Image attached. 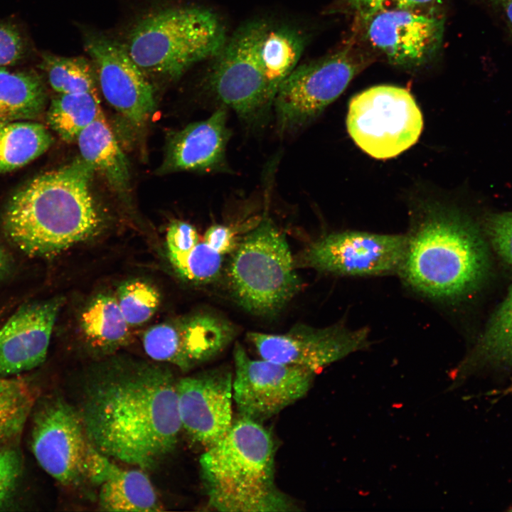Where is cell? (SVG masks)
Returning <instances> with one entry per match:
<instances>
[{
    "mask_svg": "<svg viewBox=\"0 0 512 512\" xmlns=\"http://www.w3.org/2000/svg\"><path fill=\"white\" fill-rule=\"evenodd\" d=\"M176 383L153 366L110 369L87 382L79 411L92 446L142 469L171 453L182 425Z\"/></svg>",
    "mask_w": 512,
    "mask_h": 512,
    "instance_id": "obj_1",
    "label": "cell"
},
{
    "mask_svg": "<svg viewBox=\"0 0 512 512\" xmlns=\"http://www.w3.org/2000/svg\"><path fill=\"white\" fill-rule=\"evenodd\" d=\"M94 171L80 156L18 189L3 214L11 242L29 256L46 257L97 233L101 218L90 189Z\"/></svg>",
    "mask_w": 512,
    "mask_h": 512,
    "instance_id": "obj_2",
    "label": "cell"
},
{
    "mask_svg": "<svg viewBox=\"0 0 512 512\" xmlns=\"http://www.w3.org/2000/svg\"><path fill=\"white\" fill-rule=\"evenodd\" d=\"M398 273L412 290L437 302L459 299L474 290L489 268L486 244L466 218L427 205L406 235Z\"/></svg>",
    "mask_w": 512,
    "mask_h": 512,
    "instance_id": "obj_3",
    "label": "cell"
},
{
    "mask_svg": "<svg viewBox=\"0 0 512 512\" xmlns=\"http://www.w3.org/2000/svg\"><path fill=\"white\" fill-rule=\"evenodd\" d=\"M275 445L261 422L239 416L199 464L208 505L223 512L296 510L274 482Z\"/></svg>",
    "mask_w": 512,
    "mask_h": 512,
    "instance_id": "obj_4",
    "label": "cell"
},
{
    "mask_svg": "<svg viewBox=\"0 0 512 512\" xmlns=\"http://www.w3.org/2000/svg\"><path fill=\"white\" fill-rule=\"evenodd\" d=\"M226 40L221 21L210 10L172 7L140 18L125 47L147 76L176 80L196 63L215 58Z\"/></svg>",
    "mask_w": 512,
    "mask_h": 512,
    "instance_id": "obj_5",
    "label": "cell"
},
{
    "mask_svg": "<svg viewBox=\"0 0 512 512\" xmlns=\"http://www.w3.org/2000/svg\"><path fill=\"white\" fill-rule=\"evenodd\" d=\"M230 255L225 269L229 291L251 314L272 316L302 289L285 234L268 217L246 232Z\"/></svg>",
    "mask_w": 512,
    "mask_h": 512,
    "instance_id": "obj_6",
    "label": "cell"
},
{
    "mask_svg": "<svg viewBox=\"0 0 512 512\" xmlns=\"http://www.w3.org/2000/svg\"><path fill=\"white\" fill-rule=\"evenodd\" d=\"M268 23H246L223 46L208 76V85L222 105L233 110L249 125L262 124L273 107L260 49Z\"/></svg>",
    "mask_w": 512,
    "mask_h": 512,
    "instance_id": "obj_7",
    "label": "cell"
},
{
    "mask_svg": "<svg viewBox=\"0 0 512 512\" xmlns=\"http://www.w3.org/2000/svg\"><path fill=\"white\" fill-rule=\"evenodd\" d=\"M346 125L361 149L375 159H387L416 143L423 119L407 90L383 85L371 87L351 98Z\"/></svg>",
    "mask_w": 512,
    "mask_h": 512,
    "instance_id": "obj_8",
    "label": "cell"
},
{
    "mask_svg": "<svg viewBox=\"0 0 512 512\" xmlns=\"http://www.w3.org/2000/svg\"><path fill=\"white\" fill-rule=\"evenodd\" d=\"M353 46L297 66L282 82L273 107L277 130L289 134L307 125L348 87L367 65Z\"/></svg>",
    "mask_w": 512,
    "mask_h": 512,
    "instance_id": "obj_9",
    "label": "cell"
},
{
    "mask_svg": "<svg viewBox=\"0 0 512 512\" xmlns=\"http://www.w3.org/2000/svg\"><path fill=\"white\" fill-rule=\"evenodd\" d=\"M406 235L362 231L329 233L308 244L297 256V268L338 276H381L398 273Z\"/></svg>",
    "mask_w": 512,
    "mask_h": 512,
    "instance_id": "obj_10",
    "label": "cell"
},
{
    "mask_svg": "<svg viewBox=\"0 0 512 512\" xmlns=\"http://www.w3.org/2000/svg\"><path fill=\"white\" fill-rule=\"evenodd\" d=\"M358 18L366 43L398 67L425 65L443 41L444 16L433 4L388 9Z\"/></svg>",
    "mask_w": 512,
    "mask_h": 512,
    "instance_id": "obj_11",
    "label": "cell"
},
{
    "mask_svg": "<svg viewBox=\"0 0 512 512\" xmlns=\"http://www.w3.org/2000/svg\"><path fill=\"white\" fill-rule=\"evenodd\" d=\"M233 361V398L239 416L261 423L304 397L316 373L297 366L252 359L238 342Z\"/></svg>",
    "mask_w": 512,
    "mask_h": 512,
    "instance_id": "obj_12",
    "label": "cell"
},
{
    "mask_svg": "<svg viewBox=\"0 0 512 512\" xmlns=\"http://www.w3.org/2000/svg\"><path fill=\"white\" fill-rule=\"evenodd\" d=\"M92 444L79 412L60 398L44 402L33 419L31 449L37 462L63 485L87 479Z\"/></svg>",
    "mask_w": 512,
    "mask_h": 512,
    "instance_id": "obj_13",
    "label": "cell"
},
{
    "mask_svg": "<svg viewBox=\"0 0 512 512\" xmlns=\"http://www.w3.org/2000/svg\"><path fill=\"white\" fill-rule=\"evenodd\" d=\"M83 46L107 102L132 124H144L156 107L154 87L125 46L95 31L84 33Z\"/></svg>",
    "mask_w": 512,
    "mask_h": 512,
    "instance_id": "obj_14",
    "label": "cell"
},
{
    "mask_svg": "<svg viewBox=\"0 0 512 512\" xmlns=\"http://www.w3.org/2000/svg\"><path fill=\"white\" fill-rule=\"evenodd\" d=\"M247 337L260 358L315 373L368 345L367 329L352 330L341 324L316 328L297 324L284 334L251 331Z\"/></svg>",
    "mask_w": 512,
    "mask_h": 512,
    "instance_id": "obj_15",
    "label": "cell"
},
{
    "mask_svg": "<svg viewBox=\"0 0 512 512\" xmlns=\"http://www.w3.org/2000/svg\"><path fill=\"white\" fill-rule=\"evenodd\" d=\"M236 334L228 319L201 312L151 326L144 334L143 346L152 359L187 371L222 353Z\"/></svg>",
    "mask_w": 512,
    "mask_h": 512,
    "instance_id": "obj_16",
    "label": "cell"
},
{
    "mask_svg": "<svg viewBox=\"0 0 512 512\" xmlns=\"http://www.w3.org/2000/svg\"><path fill=\"white\" fill-rule=\"evenodd\" d=\"M182 429L192 442L205 449L230 429L233 418V375L219 368L179 379L176 383Z\"/></svg>",
    "mask_w": 512,
    "mask_h": 512,
    "instance_id": "obj_17",
    "label": "cell"
},
{
    "mask_svg": "<svg viewBox=\"0 0 512 512\" xmlns=\"http://www.w3.org/2000/svg\"><path fill=\"white\" fill-rule=\"evenodd\" d=\"M63 299L26 304L0 329V377H14L46 359Z\"/></svg>",
    "mask_w": 512,
    "mask_h": 512,
    "instance_id": "obj_18",
    "label": "cell"
},
{
    "mask_svg": "<svg viewBox=\"0 0 512 512\" xmlns=\"http://www.w3.org/2000/svg\"><path fill=\"white\" fill-rule=\"evenodd\" d=\"M226 108L222 105L208 118L174 132L168 141L159 171H227L226 148L230 131Z\"/></svg>",
    "mask_w": 512,
    "mask_h": 512,
    "instance_id": "obj_19",
    "label": "cell"
},
{
    "mask_svg": "<svg viewBox=\"0 0 512 512\" xmlns=\"http://www.w3.org/2000/svg\"><path fill=\"white\" fill-rule=\"evenodd\" d=\"M76 141L80 157L95 171L116 190L124 192L128 188L130 174L127 158L103 114L85 127Z\"/></svg>",
    "mask_w": 512,
    "mask_h": 512,
    "instance_id": "obj_20",
    "label": "cell"
},
{
    "mask_svg": "<svg viewBox=\"0 0 512 512\" xmlns=\"http://www.w3.org/2000/svg\"><path fill=\"white\" fill-rule=\"evenodd\" d=\"M46 97L43 82L35 71L0 68V123L37 118L44 111Z\"/></svg>",
    "mask_w": 512,
    "mask_h": 512,
    "instance_id": "obj_21",
    "label": "cell"
},
{
    "mask_svg": "<svg viewBox=\"0 0 512 512\" xmlns=\"http://www.w3.org/2000/svg\"><path fill=\"white\" fill-rule=\"evenodd\" d=\"M100 486V506L104 511H162L151 482L142 470L117 466Z\"/></svg>",
    "mask_w": 512,
    "mask_h": 512,
    "instance_id": "obj_22",
    "label": "cell"
},
{
    "mask_svg": "<svg viewBox=\"0 0 512 512\" xmlns=\"http://www.w3.org/2000/svg\"><path fill=\"white\" fill-rule=\"evenodd\" d=\"M53 143L48 129L33 120L0 123V174L21 168Z\"/></svg>",
    "mask_w": 512,
    "mask_h": 512,
    "instance_id": "obj_23",
    "label": "cell"
},
{
    "mask_svg": "<svg viewBox=\"0 0 512 512\" xmlns=\"http://www.w3.org/2000/svg\"><path fill=\"white\" fill-rule=\"evenodd\" d=\"M306 44L302 31L289 26L268 24L262 40L260 55L270 90L276 93L297 67Z\"/></svg>",
    "mask_w": 512,
    "mask_h": 512,
    "instance_id": "obj_24",
    "label": "cell"
},
{
    "mask_svg": "<svg viewBox=\"0 0 512 512\" xmlns=\"http://www.w3.org/2000/svg\"><path fill=\"white\" fill-rule=\"evenodd\" d=\"M82 331L92 347L103 351L114 350L127 341L129 324L116 297L100 294L82 311Z\"/></svg>",
    "mask_w": 512,
    "mask_h": 512,
    "instance_id": "obj_25",
    "label": "cell"
},
{
    "mask_svg": "<svg viewBox=\"0 0 512 512\" xmlns=\"http://www.w3.org/2000/svg\"><path fill=\"white\" fill-rule=\"evenodd\" d=\"M102 114L97 92H78L58 94L52 100L46 117L50 127L70 142Z\"/></svg>",
    "mask_w": 512,
    "mask_h": 512,
    "instance_id": "obj_26",
    "label": "cell"
},
{
    "mask_svg": "<svg viewBox=\"0 0 512 512\" xmlns=\"http://www.w3.org/2000/svg\"><path fill=\"white\" fill-rule=\"evenodd\" d=\"M473 359L494 366H512V285L491 316Z\"/></svg>",
    "mask_w": 512,
    "mask_h": 512,
    "instance_id": "obj_27",
    "label": "cell"
},
{
    "mask_svg": "<svg viewBox=\"0 0 512 512\" xmlns=\"http://www.w3.org/2000/svg\"><path fill=\"white\" fill-rule=\"evenodd\" d=\"M51 87L58 94L97 92L93 65L83 57L43 53L40 64Z\"/></svg>",
    "mask_w": 512,
    "mask_h": 512,
    "instance_id": "obj_28",
    "label": "cell"
},
{
    "mask_svg": "<svg viewBox=\"0 0 512 512\" xmlns=\"http://www.w3.org/2000/svg\"><path fill=\"white\" fill-rule=\"evenodd\" d=\"M34 404L28 383L16 377H0V444L22 429Z\"/></svg>",
    "mask_w": 512,
    "mask_h": 512,
    "instance_id": "obj_29",
    "label": "cell"
},
{
    "mask_svg": "<svg viewBox=\"0 0 512 512\" xmlns=\"http://www.w3.org/2000/svg\"><path fill=\"white\" fill-rule=\"evenodd\" d=\"M117 300L129 326H140L148 321L157 310L161 296L150 284L142 280H129L122 284Z\"/></svg>",
    "mask_w": 512,
    "mask_h": 512,
    "instance_id": "obj_30",
    "label": "cell"
},
{
    "mask_svg": "<svg viewBox=\"0 0 512 512\" xmlns=\"http://www.w3.org/2000/svg\"><path fill=\"white\" fill-rule=\"evenodd\" d=\"M223 261L224 255L202 241L187 254L170 260V262L183 279L205 284L213 282L220 277Z\"/></svg>",
    "mask_w": 512,
    "mask_h": 512,
    "instance_id": "obj_31",
    "label": "cell"
},
{
    "mask_svg": "<svg viewBox=\"0 0 512 512\" xmlns=\"http://www.w3.org/2000/svg\"><path fill=\"white\" fill-rule=\"evenodd\" d=\"M486 233L496 254L512 265V212L490 215L486 223Z\"/></svg>",
    "mask_w": 512,
    "mask_h": 512,
    "instance_id": "obj_32",
    "label": "cell"
},
{
    "mask_svg": "<svg viewBox=\"0 0 512 512\" xmlns=\"http://www.w3.org/2000/svg\"><path fill=\"white\" fill-rule=\"evenodd\" d=\"M199 242L198 233L192 225L182 220L173 221L166 232L169 260L185 255Z\"/></svg>",
    "mask_w": 512,
    "mask_h": 512,
    "instance_id": "obj_33",
    "label": "cell"
},
{
    "mask_svg": "<svg viewBox=\"0 0 512 512\" xmlns=\"http://www.w3.org/2000/svg\"><path fill=\"white\" fill-rule=\"evenodd\" d=\"M26 42L17 27L0 23V68L13 65L23 58Z\"/></svg>",
    "mask_w": 512,
    "mask_h": 512,
    "instance_id": "obj_34",
    "label": "cell"
},
{
    "mask_svg": "<svg viewBox=\"0 0 512 512\" xmlns=\"http://www.w3.org/2000/svg\"><path fill=\"white\" fill-rule=\"evenodd\" d=\"M435 0H343L345 6L360 18L378 11L433 4Z\"/></svg>",
    "mask_w": 512,
    "mask_h": 512,
    "instance_id": "obj_35",
    "label": "cell"
},
{
    "mask_svg": "<svg viewBox=\"0 0 512 512\" xmlns=\"http://www.w3.org/2000/svg\"><path fill=\"white\" fill-rule=\"evenodd\" d=\"M21 470V459L16 450H0V508L13 490Z\"/></svg>",
    "mask_w": 512,
    "mask_h": 512,
    "instance_id": "obj_36",
    "label": "cell"
},
{
    "mask_svg": "<svg viewBox=\"0 0 512 512\" xmlns=\"http://www.w3.org/2000/svg\"><path fill=\"white\" fill-rule=\"evenodd\" d=\"M240 238L233 227L215 224L207 229L203 241L225 256L234 252Z\"/></svg>",
    "mask_w": 512,
    "mask_h": 512,
    "instance_id": "obj_37",
    "label": "cell"
},
{
    "mask_svg": "<svg viewBox=\"0 0 512 512\" xmlns=\"http://www.w3.org/2000/svg\"><path fill=\"white\" fill-rule=\"evenodd\" d=\"M508 27L512 33V1L503 6Z\"/></svg>",
    "mask_w": 512,
    "mask_h": 512,
    "instance_id": "obj_38",
    "label": "cell"
},
{
    "mask_svg": "<svg viewBox=\"0 0 512 512\" xmlns=\"http://www.w3.org/2000/svg\"><path fill=\"white\" fill-rule=\"evenodd\" d=\"M6 265V257L5 252L0 245V274L5 270Z\"/></svg>",
    "mask_w": 512,
    "mask_h": 512,
    "instance_id": "obj_39",
    "label": "cell"
},
{
    "mask_svg": "<svg viewBox=\"0 0 512 512\" xmlns=\"http://www.w3.org/2000/svg\"><path fill=\"white\" fill-rule=\"evenodd\" d=\"M482 1L489 3V4H494V5H501V6H503L506 4L512 1V0H482Z\"/></svg>",
    "mask_w": 512,
    "mask_h": 512,
    "instance_id": "obj_40",
    "label": "cell"
},
{
    "mask_svg": "<svg viewBox=\"0 0 512 512\" xmlns=\"http://www.w3.org/2000/svg\"><path fill=\"white\" fill-rule=\"evenodd\" d=\"M512 393V383L503 390L501 391V394L508 395Z\"/></svg>",
    "mask_w": 512,
    "mask_h": 512,
    "instance_id": "obj_41",
    "label": "cell"
}]
</instances>
